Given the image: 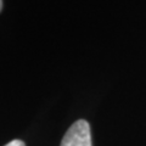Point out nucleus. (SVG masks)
<instances>
[{
	"label": "nucleus",
	"mask_w": 146,
	"mask_h": 146,
	"mask_svg": "<svg viewBox=\"0 0 146 146\" xmlns=\"http://www.w3.org/2000/svg\"><path fill=\"white\" fill-rule=\"evenodd\" d=\"M61 146H91L89 123L84 119L73 123L63 136Z\"/></svg>",
	"instance_id": "obj_1"
},
{
	"label": "nucleus",
	"mask_w": 146,
	"mask_h": 146,
	"mask_svg": "<svg viewBox=\"0 0 146 146\" xmlns=\"http://www.w3.org/2000/svg\"><path fill=\"white\" fill-rule=\"evenodd\" d=\"M1 9H3V0H0V11H1Z\"/></svg>",
	"instance_id": "obj_3"
},
{
	"label": "nucleus",
	"mask_w": 146,
	"mask_h": 146,
	"mask_svg": "<svg viewBox=\"0 0 146 146\" xmlns=\"http://www.w3.org/2000/svg\"><path fill=\"white\" fill-rule=\"evenodd\" d=\"M5 146H26V145L22 140H12L9 144H6Z\"/></svg>",
	"instance_id": "obj_2"
}]
</instances>
